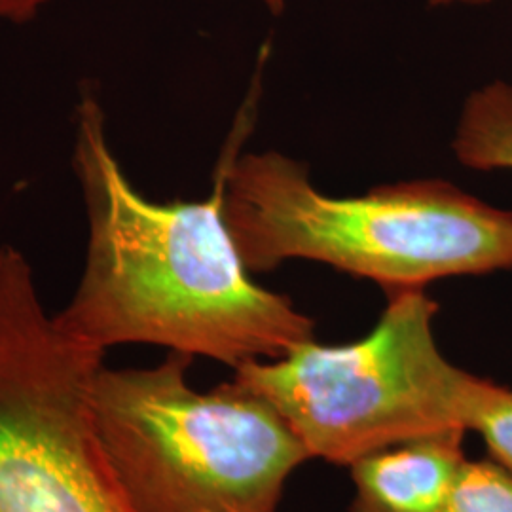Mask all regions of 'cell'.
Returning a JSON list of instances; mask_svg holds the SVG:
<instances>
[{
  "label": "cell",
  "mask_w": 512,
  "mask_h": 512,
  "mask_svg": "<svg viewBox=\"0 0 512 512\" xmlns=\"http://www.w3.org/2000/svg\"><path fill=\"white\" fill-rule=\"evenodd\" d=\"M73 171L88 230L78 285L55 311L67 332L103 351L158 346L232 368L313 338V319L258 285L239 255L220 165L205 200H148L110 147L99 95L86 88L74 107Z\"/></svg>",
  "instance_id": "6da1fadb"
},
{
  "label": "cell",
  "mask_w": 512,
  "mask_h": 512,
  "mask_svg": "<svg viewBox=\"0 0 512 512\" xmlns=\"http://www.w3.org/2000/svg\"><path fill=\"white\" fill-rule=\"evenodd\" d=\"M226 148L224 219L251 274L311 260L393 294L459 275L512 270V211L442 179L329 196L308 167L266 150Z\"/></svg>",
  "instance_id": "7a4b0ae2"
},
{
  "label": "cell",
  "mask_w": 512,
  "mask_h": 512,
  "mask_svg": "<svg viewBox=\"0 0 512 512\" xmlns=\"http://www.w3.org/2000/svg\"><path fill=\"white\" fill-rule=\"evenodd\" d=\"M194 357L109 368L93 384L103 454L135 512H275L310 456L272 404L236 380L200 391Z\"/></svg>",
  "instance_id": "3957f363"
},
{
  "label": "cell",
  "mask_w": 512,
  "mask_h": 512,
  "mask_svg": "<svg viewBox=\"0 0 512 512\" xmlns=\"http://www.w3.org/2000/svg\"><path fill=\"white\" fill-rule=\"evenodd\" d=\"M439 304L425 289L389 294L374 329L349 344L306 340L234 380L291 427L308 456L349 467L372 452L465 427L471 372L439 349Z\"/></svg>",
  "instance_id": "277c9868"
},
{
  "label": "cell",
  "mask_w": 512,
  "mask_h": 512,
  "mask_svg": "<svg viewBox=\"0 0 512 512\" xmlns=\"http://www.w3.org/2000/svg\"><path fill=\"white\" fill-rule=\"evenodd\" d=\"M107 351L46 310L27 255L0 247V512H135L95 433Z\"/></svg>",
  "instance_id": "5b68a950"
},
{
  "label": "cell",
  "mask_w": 512,
  "mask_h": 512,
  "mask_svg": "<svg viewBox=\"0 0 512 512\" xmlns=\"http://www.w3.org/2000/svg\"><path fill=\"white\" fill-rule=\"evenodd\" d=\"M467 431L452 429L372 452L349 465V512H442L465 463Z\"/></svg>",
  "instance_id": "8992f818"
},
{
  "label": "cell",
  "mask_w": 512,
  "mask_h": 512,
  "mask_svg": "<svg viewBox=\"0 0 512 512\" xmlns=\"http://www.w3.org/2000/svg\"><path fill=\"white\" fill-rule=\"evenodd\" d=\"M452 150L469 169L512 171L511 82L484 84L465 99Z\"/></svg>",
  "instance_id": "52a82bcc"
},
{
  "label": "cell",
  "mask_w": 512,
  "mask_h": 512,
  "mask_svg": "<svg viewBox=\"0 0 512 512\" xmlns=\"http://www.w3.org/2000/svg\"><path fill=\"white\" fill-rule=\"evenodd\" d=\"M465 427L480 435L490 458L512 475V387L475 374L465 403Z\"/></svg>",
  "instance_id": "ba28073f"
},
{
  "label": "cell",
  "mask_w": 512,
  "mask_h": 512,
  "mask_svg": "<svg viewBox=\"0 0 512 512\" xmlns=\"http://www.w3.org/2000/svg\"><path fill=\"white\" fill-rule=\"evenodd\" d=\"M442 512H512V475L494 459H465Z\"/></svg>",
  "instance_id": "9c48e42d"
},
{
  "label": "cell",
  "mask_w": 512,
  "mask_h": 512,
  "mask_svg": "<svg viewBox=\"0 0 512 512\" xmlns=\"http://www.w3.org/2000/svg\"><path fill=\"white\" fill-rule=\"evenodd\" d=\"M54 0H0V23L25 25L40 16Z\"/></svg>",
  "instance_id": "30bf717a"
},
{
  "label": "cell",
  "mask_w": 512,
  "mask_h": 512,
  "mask_svg": "<svg viewBox=\"0 0 512 512\" xmlns=\"http://www.w3.org/2000/svg\"><path fill=\"white\" fill-rule=\"evenodd\" d=\"M494 0H429V6H440V8H448V6H486L492 4Z\"/></svg>",
  "instance_id": "8fae6325"
},
{
  "label": "cell",
  "mask_w": 512,
  "mask_h": 512,
  "mask_svg": "<svg viewBox=\"0 0 512 512\" xmlns=\"http://www.w3.org/2000/svg\"><path fill=\"white\" fill-rule=\"evenodd\" d=\"M270 14H274V16H279L283 10H285V4H287V0H258Z\"/></svg>",
  "instance_id": "7c38bea8"
}]
</instances>
